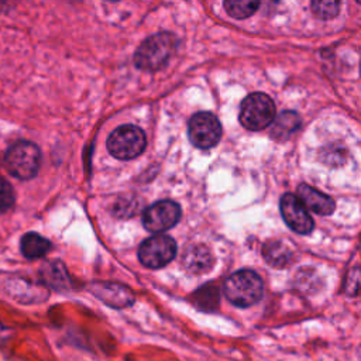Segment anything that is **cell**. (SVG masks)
I'll use <instances>...</instances> for the list:
<instances>
[{"instance_id":"7c38bea8","label":"cell","mask_w":361,"mask_h":361,"mask_svg":"<svg viewBox=\"0 0 361 361\" xmlns=\"http://www.w3.org/2000/svg\"><path fill=\"white\" fill-rule=\"evenodd\" d=\"M182 265L189 274H203L213 267V255L206 245L193 244L183 251Z\"/></svg>"},{"instance_id":"e0dca14e","label":"cell","mask_w":361,"mask_h":361,"mask_svg":"<svg viewBox=\"0 0 361 361\" xmlns=\"http://www.w3.org/2000/svg\"><path fill=\"white\" fill-rule=\"evenodd\" d=\"M219 299V289L214 285H204L193 293V303L204 312H212L217 309Z\"/></svg>"},{"instance_id":"44dd1931","label":"cell","mask_w":361,"mask_h":361,"mask_svg":"<svg viewBox=\"0 0 361 361\" xmlns=\"http://www.w3.org/2000/svg\"><path fill=\"white\" fill-rule=\"evenodd\" d=\"M344 292L350 296L361 295V268H353L348 271L344 281Z\"/></svg>"},{"instance_id":"52a82bcc","label":"cell","mask_w":361,"mask_h":361,"mask_svg":"<svg viewBox=\"0 0 361 361\" xmlns=\"http://www.w3.org/2000/svg\"><path fill=\"white\" fill-rule=\"evenodd\" d=\"M190 142L200 148L209 149L217 145L221 138V124L219 118L209 111H200L190 117L188 124Z\"/></svg>"},{"instance_id":"ba28073f","label":"cell","mask_w":361,"mask_h":361,"mask_svg":"<svg viewBox=\"0 0 361 361\" xmlns=\"http://www.w3.org/2000/svg\"><path fill=\"white\" fill-rule=\"evenodd\" d=\"M180 206L173 200H158L148 206L142 214L144 227L154 233L159 234L172 228L180 219Z\"/></svg>"},{"instance_id":"5b68a950","label":"cell","mask_w":361,"mask_h":361,"mask_svg":"<svg viewBox=\"0 0 361 361\" xmlns=\"http://www.w3.org/2000/svg\"><path fill=\"white\" fill-rule=\"evenodd\" d=\"M147 145L144 131L133 124L117 127L107 138V149L117 159H133L141 155Z\"/></svg>"},{"instance_id":"ffe728a7","label":"cell","mask_w":361,"mask_h":361,"mask_svg":"<svg viewBox=\"0 0 361 361\" xmlns=\"http://www.w3.org/2000/svg\"><path fill=\"white\" fill-rule=\"evenodd\" d=\"M16 202V195L13 186L0 176V214L6 213L13 207Z\"/></svg>"},{"instance_id":"9c48e42d","label":"cell","mask_w":361,"mask_h":361,"mask_svg":"<svg viewBox=\"0 0 361 361\" xmlns=\"http://www.w3.org/2000/svg\"><path fill=\"white\" fill-rule=\"evenodd\" d=\"M281 214L286 226L298 234H309L313 227V219L302 200L293 193H285L279 202Z\"/></svg>"},{"instance_id":"603a6c76","label":"cell","mask_w":361,"mask_h":361,"mask_svg":"<svg viewBox=\"0 0 361 361\" xmlns=\"http://www.w3.org/2000/svg\"><path fill=\"white\" fill-rule=\"evenodd\" d=\"M113 1H114V0H113Z\"/></svg>"},{"instance_id":"277c9868","label":"cell","mask_w":361,"mask_h":361,"mask_svg":"<svg viewBox=\"0 0 361 361\" xmlns=\"http://www.w3.org/2000/svg\"><path fill=\"white\" fill-rule=\"evenodd\" d=\"M275 104L272 99L261 92L248 94L240 107V123L250 131L267 128L275 120Z\"/></svg>"},{"instance_id":"3957f363","label":"cell","mask_w":361,"mask_h":361,"mask_svg":"<svg viewBox=\"0 0 361 361\" xmlns=\"http://www.w3.org/2000/svg\"><path fill=\"white\" fill-rule=\"evenodd\" d=\"M39 161V149L30 141H18L13 144L4 157V165L10 175L21 180H28L37 175Z\"/></svg>"},{"instance_id":"9a60e30c","label":"cell","mask_w":361,"mask_h":361,"mask_svg":"<svg viewBox=\"0 0 361 361\" xmlns=\"http://www.w3.org/2000/svg\"><path fill=\"white\" fill-rule=\"evenodd\" d=\"M20 248L24 257L30 259H35L44 257L51 250V243L45 237L39 235L38 233H27L21 237Z\"/></svg>"},{"instance_id":"6da1fadb","label":"cell","mask_w":361,"mask_h":361,"mask_svg":"<svg viewBox=\"0 0 361 361\" xmlns=\"http://www.w3.org/2000/svg\"><path fill=\"white\" fill-rule=\"evenodd\" d=\"M178 45L175 35L159 32L148 37L141 42L134 55V63L138 69L154 72L164 68L171 59Z\"/></svg>"},{"instance_id":"4fadbf2b","label":"cell","mask_w":361,"mask_h":361,"mask_svg":"<svg viewBox=\"0 0 361 361\" xmlns=\"http://www.w3.org/2000/svg\"><path fill=\"white\" fill-rule=\"evenodd\" d=\"M262 257L274 268H286L293 259V251L281 241H268L262 245Z\"/></svg>"},{"instance_id":"7402d4cb","label":"cell","mask_w":361,"mask_h":361,"mask_svg":"<svg viewBox=\"0 0 361 361\" xmlns=\"http://www.w3.org/2000/svg\"><path fill=\"white\" fill-rule=\"evenodd\" d=\"M357 1H358V3H361V0H357Z\"/></svg>"},{"instance_id":"7a4b0ae2","label":"cell","mask_w":361,"mask_h":361,"mask_svg":"<svg viewBox=\"0 0 361 361\" xmlns=\"http://www.w3.org/2000/svg\"><path fill=\"white\" fill-rule=\"evenodd\" d=\"M223 292L234 306L248 307L262 298L264 283L257 272L251 269H240L233 272L224 281Z\"/></svg>"},{"instance_id":"8992f818","label":"cell","mask_w":361,"mask_h":361,"mask_svg":"<svg viewBox=\"0 0 361 361\" xmlns=\"http://www.w3.org/2000/svg\"><path fill=\"white\" fill-rule=\"evenodd\" d=\"M176 255V243L166 234H155L144 240L138 248L140 262L152 269H158L169 264Z\"/></svg>"},{"instance_id":"8fae6325","label":"cell","mask_w":361,"mask_h":361,"mask_svg":"<svg viewBox=\"0 0 361 361\" xmlns=\"http://www.w3.org/2000/svg\"><path fill=\"white\" fill-rule=\"evenodd\" d=\"M90 289L100 300H103L104 303H107L109 306H113V307L121 309L134 302L133 292L130 289H127L126 286H121L117 283L97 282V283H93V286Z\"/></svg>"},{"instance_id":"5bb4252c","label":"cell","mask_w":361,"mask_h":361,"mask_svg":"<svg viewBox=\"0 0 361 361\" xmlns=\"http://www.w3.org/2000/svg\"><path fill=\"white\" fill-rule=\"evenodd\" d=\"M299 127H300V117L298 116V113L286 110L272 121L271 135L278 141H283L289 138Z\"/></svg>"},{"instance_id":"2e32d148","label":"cell","mask_w":361,"mask_h":361,"mask_svg":"<svg viewBox=\"0 0 361 361\" xmlns=\"http://www.w3.org/2000/svg\"><path fill=\"white\" fill-rule=\"evenodd\" d=\"M259 3L261 0H224V8L233 18L243 20L252 16L258 10Z\"/></svg>"},{"instance_id":"d6986e66","label":"cell","mask_w":361,"mask_h":361,"mask_svg":"<svg viewBox=\"0 0 361 361\" xmlns=\"http://www.w3.org/2000/svg\"><path fill=\"white\" fill-rule=\"evenodd\" d=\"M42 278L49 283V285H58V286H63V281H66V274H65V268L63 264H58L54 265V262H48L45 264L44 269H42Z\"/></svg>"},{"instance_id":"ac0fdd59","label":"cell","mask_w":361,"mask_h":361,"mask_svg":"<svg viewBox=\"0 0 361 361\" xmlns=\"http://www.w3.org/2000/svg\"><path fill=\"white\" fill-rule=\"evenodd\" d=\"M310 7L319 20H331L340 11V0H312Z\"/></svg>"},{"instance_id":"30bf717a","label":"cell","mask_w":361,"mask_h":361,"mask_svg":"<svg viewBox=\"0 0 361 361\" xmlns=\"http://www.w3.org/2000/svg\"><path fill=\"white\" fill-rule=\"evenodd\" d=\"M296 196L302 200V203L306 206L307 210L320 214V216H329L334 212L336 203L329 196L322 193L320 190L312 188L310 185L300 183L296 189Z\"/></svg>"}]
</instances>
